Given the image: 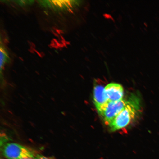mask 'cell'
Here are the masks:
<instances>
[{
  "instance_id": "7a4b0ae2",
  "label": "cell",
  "mask_w": 159,
  "mask_h": 159,
  "mask_svg": "<svg viewBox=\"0 0 159 159\" xmlns=\"http://www.w3.org/2000/svg\"><path fill=\"white\" fill-rule=\"evenodd\" d=\"M127 102V99H124L115 102L108 101L97 110L105 124L109 126L124 108Z\"/></svg>"
},
{
  "instance_id": "30bf717a",
  "label": "cell",
  "mask_w": 159,
  "mask_h": 159,
  "mask_svg": "<svg viewBox=\"0 0 159 159\" xmlns=\"http://www.w3.org/2000/svg\"><path fill=\"white\" fill-rule=\"evenodd\" d=\"M21 159H34L33 158H23Z\"/></svg>"
},
{
  "instance_id": "9c48e42d",
  "label": "cell",
  "mask_w": 159,
  "mask_h": 159,
  "mask_svg": "<svg viewBox=\"0 0 159 159\" xmlns=\"http://www.w3.org/2000/svg\"><path fill=\"white\" fill-rule=\"evenodd\" d=\"M35 159H51L50 158L41 155H37Z\"/></svg>"
},
{
  "instance_id": "8992f818",
  "label": "cell",
  "mask_w": 159,
  "mask_h": 159,
  "mask_svg": "<svg viewBox=\"0 0 159 159\" xmlns=\"http://www.w3.org/2000/svg\"><path fill=\"white\" fill-rule=\"evenodd\" d=\"M105 87L101 84L95 85L94 89V104L97 109L108 102L104 93Z\"/></svg>"
},
{
  "instance_id": "6da1fadb",
  "label": "cell",
  "mask_w": 159,
  "mask_h": 159,
  "mask_svg": "<svg viewBox=\"0 0 159 159\" xmlns=\"http://www.w3.org/2000/svg\"><path fill=\"white\" fill-rule=\"evenodd\" d=\"M141 109L140 97L138 94H131L124 108L109 125L110 130L115 132L128 126L138 116Z\"/></svg>"
},
{
  "instance_id": "5b68a950",
  "label": "cell",
  "mask_w": 159,
  "mask_h": 159,
  "mask_svg": "<svg viewBox=\"0 0 159 159\" xmlns=\"http://www.w3.org/2000/svg\"><path fill=\"white\" fill-rule=\"evenodd\" d=\"M104 93L109 102H115L124 99V88L118 83H112L107 84L105 87Z\"/></svg>"
},
{
  "instance_id": "ba28073f",
  "label": "cell",
  "mask_w": 159,
  "mask_h": 159,
  "mask_svg": "<svg viewBox=\"0 0 159 159\" xmlns=\"http://www.w3.org/2000/svg\"><path fill=\"white\" fill-rule=\"evenodd\" d=\"M16 3H17L20 6H26L32 4L34 1H14Z\"/></svg>"
},
{
  "instance_id": "3957f363",
  "label": "cell",
  "mask_w": 159,
  "mask_h": 159,
  "mask_svg": "<svg viewBox=\"0 0 159 159\" xmlns=\"http://www.w3.org/2000/svg\"><path fill=\"white\" fill-rule=\"evenodd\" d=\"M3 154L8 159L34 158V153L30 148L15 143H7L3 145Z\"/></svg>"
},
{
  "instance_id": "52a82bcc",
  "label": "cell",
  "mask_w": 159,
  "mask_h": 159,
  "mask_svg": "<svg viewBox=\"0 0 159 159\" xmlns=\"http://www.w3.org/2000/svg\"><path fill=\"white\" fill-rule=\"evenodd\" d=\"M9 57L8 53L7 52L5 48L1 45L0 47V68L1 73L2 69L4 66L8 62H9Z\"/></svg>"
},
{
  "instance_id": "277c9868",
  "label": "cell",
  "mask_w": 159,
  "mask_h": 159,
  "mask_svg": "<svg viewBox=\"0 0 159 159\" xmlns=\"http://www.w3.org/2000/svg\"><path fill=\"white\" fill-rule=\"evenodd\" d=\"M79 1H39L42 7L57 11H71L78 5Z\"/></svg>"
}]
</instances>
